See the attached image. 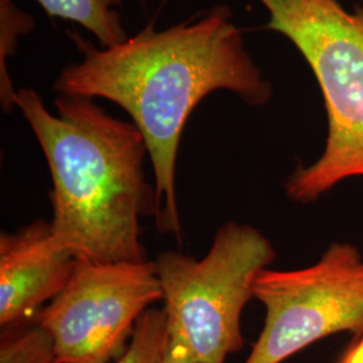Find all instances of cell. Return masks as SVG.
<instances>
[{"label":"cell","mask_w":363,"mask_h":363,"mask_svg":"<svg viewBox=\"0 0 363 363\" xmlns=\"http://www.w3.org/2000/svg\"><path fill=\"white\" fill-rule=\"evenodd\" d=\"M35 26L34 18L23 13L13 0H0V100L4 112L15 108L16 89L7 64L18 46V39L33 31Z\"/></svg>","instance_id":"obj_9"},{"label":"cell","mask_w":363,"mask_h":363,"mask_svg":"<svg viewBox=\"0 0 363 363\" xmlns=\"http://www.w3.org/2000/svg\"><path fill=\"white\" fill-rule=\"evenodd\" d=\"M54 105L57 115L33 88L15 96L50 169L57 241L79 261H147L140 220L156 218L157 206L142 132L93 99L58 94Z\"/></svg>","instance_id":"obj_2"},{"label":"cell","mask_w":363,"mask_h":363,"mask_svg":"<svg viewBox=\"0 0 363 363\" xmlns=\"http://www.w3.org/2000/svg\"><path fill=\"white\" fill-rule=\"evenodd\" d=\"M169 342L164 310H148L136 323L128 347L113 363H159Z\"/></svg>","instance_id":"obj_11"},{"label":"cell","mask_w":363,"mask_h":363,"mask_svg":"<svg viewBox=\"0 0 363 363\" xmlns=\"http://www.w3.org/2000/svg\"><path fill=\"white\" fill-rule=\"evenodd\" d=\"M163 289L154 261L78 259L65 288L34 316L55 343V363H109Z\"/></svg>","instance_id":"obj_6"},{"label":"cell","mask_w":363,"mask_h":363,"mask_svg":"<svg viewBox=\"0 0 363 363\" xmlns=\"http://www.w3.org/2000/svg\"><path fill=\"white\" fill-rule=\"evenodd\" d=\"M45 13L86 28L103 48H113L130 38L117 10L123 0H37Z\"/></svg>","instance_id":"obj_8"},{"label":"cell","mask_w":363,"mask_h":363,"mask_svg":"<svg viewBox=\"0 0 363 363\" xmlns=\"http://www.w3.org/2000/svg\"><path fill=\"white\" fill-rule=\"evenodd\" d=\"M26 328L6 327L0 343V363H55V343L50 333L33 319Z\"/></svg>","instance_id":"obj_10"},{"label":"cell","mask_w":363,"mask_h":363,"mask_svg":"<svg viewBox=\"0 0 363 363\" xmlns=\"http://www.w3.org/2000/svg\"><path fill=\"white\" fill-rule=\"evenodd\" d=\"M267 28L289 39L316 78L327 111L323 154L286 182L289 199L308 203L337 183L363 177V6L339 0H259Z\"/></svg>","instance_id":"obj_3"},{"label":"cell","mask_w":363,"mask_h":363,"mask_svg":"<svg viewBox=\"0 0 363 363\" xmlns=\"http://www.w3.org/2000/svg\"><path fill=\"white\" fill-rule=\"evenodd\" d=\"M342 363H363V339L352 345L350 350L343 357Z\"/></svg>","instance_id":"obj_13"},{"label":"cell","mask_w":363,"mask_h":363,"mask_svg":"<svg viewBox=\"0 0 363 363\" xmlns=\"http://www.w3.org/2000/svg\"><path fill=\"white\" fill-rule=\"evenodd\" d=\"M78 259L62 247L52 222L37 220L0 234V325L34 319L69 283Z\"/></svg>","instance_id":"obj_7"},{"label":"cell","mask_w":363,"mask_h":363,"mask_svg":"<svg viewBox=\"0 0 363 363\" xmlns=\"http://www.w3.org/2000/svg\"><path fill=\"white\" fill-rule=\"evenodd\" d=\"M253 296L264 306L265 320L245 363L284 362L339 333L362 337V253L334 242L307 268H265L255 277Z\"/></svg>","instance_id":"obj_5"},{"label":"cell","mask_w":363,"mask_h":363,"mask_svg":"<svg viewBox=\"0 0 363 363\" xmlns=\"http://www.w3.org/2000/svg\"><path fill=\"white\" fill-rule=\"evenodd\" d=\"M276 257L256 228L228 222L201 259L167 250L157 256L169 334L181 337L198 363H225L244 345L241 316L257 273Z\"/></svg>","instance_id":"obj_4"},{"label":"cell","mask_w":363,"mask_h":363,"mask_svg":"<svg viewBox=\"0 0 363 363\" xmlns=\"http://www.w3.org/2000/svg\"><path fill=\"white\" fill-rule=\"evenodd\" d=\"M139 1H140L142 4H145V3H147V0H139Z\"/></svg>","instance_id":"obj_14"},{"label":"cell","mask_w":363,"mask_h":363,"mask_svg":"<svg viewBox=\"0 0 363 363\" xmlns=\"http://www.w3.org/2000/svg\"><path fill=\"white\" fill-rule=\"evenodd\" d=\"M362 1H363V0H362Z\"/></svg>","instance_id":"obj_15"},{"label":"cell","mask_w":363,"mask_h":363,"mask_svg":"<svg viewBox=\"0 0 363 363\" xmlns=\"http://www.w3.org/2000/svg\"><path fill=\"white\" fill-rule=\"evenodd\" d=\"M84 57L54 82L62 96L105 99L123 108L142 132L155 175L156 222L181 237L175 174L182 132L198 104L229 91L253 106L267 104L272 85L245 46L228 6L218 4L157 30L152 19L113 48L97 49L72 35Z\"/></svg>","instance_id":"obj_1"},{"label":"cell","mask_w":363,"mask_h":363,"mask_svg":"<svg viewBox=\"0 0 363 363\" xmlns=\"http://www.w3.org/2000/svg\"><path fill=\"white\" fill-rule=\"evenodd\" d=\"M159 363H198L187 345L177 335L169 334V342Z\"/></svg>","instance_id":"obj_12"}]
</instances>
